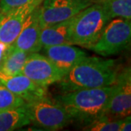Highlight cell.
Listing matches in <instances>:
<instances>
[{"label":"cell","instance_id":"obj_18","mask_svg":"<svg viewBox=\"0 0 131 131\" xmlns=\"http://www.w3.org/2000/svg\"><path fill=\"white\" fill-rule=\"evenodd\" d=\"M120 119H112L102 117L89 123L84 128V130L91 131H119Z\"/></svg>","mask_w":131,"mask_h":131},{"label":"cell","instance_id":"obj_16","mask_svg":"<svg viewBox=\"0 0 131 131\" xmlns=\"http://www.w3.org/2000/svg\"><path fill=\"white\" fill-rule=\"evenodd\" d=\"M92 4L102 6L111 19L131 18V0H90Z\"/></svg>","mask_w":131,"mask_h":131},{"label":"cell","instance_id":"obj_14","mask_svg":"<svg viewBox=\"0 0 131 131\" xmlns=\"http://www.w3.org/2000/svg\"><path fill=\"white\" fill-rule=\"evenodd\" d=\"M31 122L24 106L0 112V131H12Z\"/></svg>","mask_w":131,"mask_h":131},{"label":"cell","instance_id":"obj_15","mask_svg":"<svg viewBox=\"0 0 131 131\" xmlns=\"http://www.w3.org/2000/svg\"><path fill=\"white\" fill-rule=\"evenodd\" d=\"M29 52L20 50L10 45L0 65V71L7 75L21 74Z\"/></svg>","mask_w":131,"mask_h":131},{"label":"cell","instance_id":"obj_21","mask_svg":"<svg viewBox=\"0 0 131 131\" xmlns=\"http://www.w3.org/2000/svg\"><path fill=\"white\" fill-rule=\"evenodd\" d=\"M10 45H7L2 42H0V65L5 58L6 52Z\"/></svg>","mask_w":131,"mask_h":131},{"label":"cell","instance_id":"obj_17","mask_svg":"<svg viewBox=\"0 0 131 131\" xmlns=\"http://www.w3.org/2000/svg\"><path fill=\"white\" fill-rule=\"evenodd\" d=\"M25 101L0 82V112L23 106Z\"/></svg>","mask_w":131,"mask_h":131},{"label":"cell","instance_id":"obj_1","mask_svg":"<svg viewBox=\"0 0 131 131\" xmlns=\"http://www.w3.org/2000/svg\"><path fill=\"white\" fill-rule=\"evenodd\" d=\"M116 61L86 56L76 63L59 82L64 93L112 86L118 76Z\"/></svg>","mask_w":131,"mask_h":131},{"label":"cell","instance_id":"obj_20","mask_svg":"<svg viewBox=\"0 0 131 131\" xmlns=\"http://www.w3.org/2000/svg\"><path fill=\"white\" fill-rule=\"evenodd\" d=\"M130 131L131 130V117L128 115L120 119L119 131Z\"/></svg>","mask_w":131,"mask_h":131},{"label":"cell","instance_id":"obj_8","mask_svg":"<svg viewBox=\"0 0 131 131\" xmlns=\"http://www.w3.org/2000/svg\"><path fill=\"white\" fill-rule=\"evenodd\" d=\"M21 73L34 83L45 88L50 84L59 82L65 76L47 57L37 52L29 54Z\"/></svg>","mask_w":131,"mask_h":131},{"label":"cell","instance_id":"obj_5","mask_svg":"<svg viewBox=\"0 0 131 131\" xmlns=\"http://www.w3.org/2000/svg\"><path fill=\"white\" fill-rule=\"evenodd\" d=\"M131 38L130 19L114 18L111 19L95 43L90 47L102 56H109L124 50Z\"/></svg>","mask_w":131,"mask_h":131},{"label":"cell","instance_id":"obj_6","mask_svg":"<svg viewBox=\"0 0 131 131\" xmlns=\"http://www.w3.org/2000/svg\"><path fill=\"white\" fill-rule=\"evenodd\" d=\"M92 5L90 0H45L38 6L41 28L66 20Z\"/></svg>","mask_w":131,"mask_h":131},{"label":"cell","instance_id":"obj_7","mask_svg":"<svg viewBox=\"0 0 131 131\" xmlns=\"http://www.w3.org/2000/svg\"><path fill=\"white\" fill-rule=\"evenodd\" d=\"M131 73L128 68L119 73L106 108L105 117L119 119L130 115Z\"/></svg>","mask_w":131,"mask_h":131},{"label":"cell","instance_id":"obj_13","mask_svg":"<svg viewBox=\"0 0 131 131\" xmlns=\"http://www.w3.org/2000/svg\"><path fill=\"white\" fill-rule=\"evenodd\" d=\"M74 17L60 23L42 28L40 34L42 47L59 45H71V29Z\"/></svg>","mask_w":131,"mask_h":131},{"label":"cell","instance_id":"obj_19","mask_svg":"<svg viewBox=\"0 0 131 131\" xmlns=\"http://www.w3.org/2000/svg\"><path fill=\"white\" fill-rule=\"evenodd\" d=\"M32 1L33 0H1L0 10L2 13H5L11 9L24 6Z\"/></svg>","mask_w":131,"mask_h":131},{"label":"cell","instance_id":"obj_10","mask_svg":"<svg viewBox=\"0 0 131 131\" xmlns=\"http://www.w3.org/2000/svg\"><path fill=\"white\" fill-rule=\"evenodd\" d=\"M41 29L37 7L28 15L18 37L11 45L29 53L39 52L42 48L40 42Z\"/></svg>","mask_w":131,"mask_h":131},{"label":"cell","instance_id":"obj_3","mask_svg":"<svg viewBox=\"0 0 131 131\" xmlns=\"http://www.w3.org/2000/svg\"><path fill=\"white\" fill-rule=\"evenodd\" d=\"M111 18L102 6L92 4L74 17L71 29L72 45L90 47L100 37Z\"/></svg>","mask_w":131,"mask_h":131},{"label":"cell","instance_id":"obj_22","mask_svg":"<svg viewBox=\"0 0 131 131\" xmlns=\"http://www.w3.org/2000/svg\"><path fill=\"white\" fill-rule=\"evenodd\" d=\"M2 11L0 10V18H1V17H2Z\"/></svg>","mask_w":131,"mask_h":131},{"label":"cell","instance_id":"obj_2","mask_svg":"<svg viewBox=\"0 0 131 131\" xmlns=\"http://www.w3.org/2000/svg\"><path fill=\"white\" fill-rule=\"evenodd\" d=\"M113 85L66 92L55 98L65 108L71 120L90 123L105 116Z\"/></svg>","mask_w":131,"mask_h":131},{"label":"cell","instance_id":"obj_12","mask_svg":"<svg viewBox=\"0 0 131 131\" xmlns=\"http://www.w3.org/2000/svg\"><path fill=\"white\" fill-rule=\"evenodd\" d=\"M45 56L65 75L74 66L87 56V54L72 45H59L44 47Z\"/></svg>","mask_w":131,"mask_h":131},{"label":"cell","instance_id":"obj_9","mask_svg":"<svg viewBox=\"0 0 131 131\" xmlns=\"http://www.w3.org/2000/svg\"><path fill=\"white\" fill-rule=\"evenodd\" d=\"M42 0H33L26 5L2 13L0 18V42L11 45L24 26L26 20Z\"/></svg>","mask_w":131,"mask_h":131},{"label":"cell","instance_id":"obj_4","mask_svg":"<svg viewBox=\"0 0 131 131\" xmlns=\"http://www.w3.org/2000/svg\"><path fill=\"white\" fill-rule=\"evenodd\" d=\"M24 106L31 122L47 130L61 129L72 121L65 108L47 95L25 102Z\"/></svg>","mask_w":131,"mask_h":131},{"label":"cell","instance_id":"obj_11","mask_svg":"<svg viewBox=\"0 0 131 131\" xmlns=\"http://www.w3.org/2000/svg\"><path fill=\"white\" fill-rule=\"evenodd\" d=\"M0 82L25 102L46 96V88L34 83L21 74L7 75L0 71Z\"/></svg>","mask_w":131,"mask_h":131}]
</instances>
